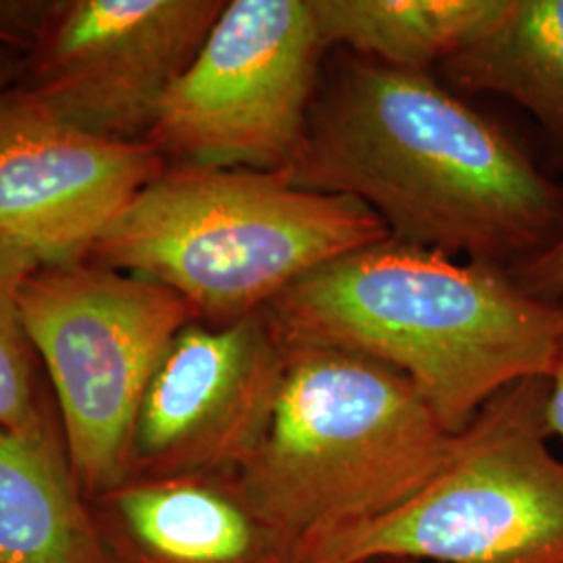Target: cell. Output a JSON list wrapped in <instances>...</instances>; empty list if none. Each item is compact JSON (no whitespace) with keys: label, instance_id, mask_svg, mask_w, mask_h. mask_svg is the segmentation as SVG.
Segmentation results:
<instances>
[{"label":"cell","instance_id":"1","mask_svg":"<svg viewBox=\"0 0 563 563\" xmlns=\"http://www.w3.org/2000/svg\"><path fill=\"white\" fill-rule=\"evenodd\" d=\"M286 174L367 205L395 241L507 274L563 239V186L428 71L344 60Z\"/></svg>","mask_w":563,"mask_h":563},{"label":"cell","instance_id":"2","mask_svg":"<svg viewBox=\"0 0 563 563\" xmlns=\"http://www.w3.org/2000/svg\"><path fill=\"white\" fill-rule=\"evenodd\" d=\"M284 344L384 363L453 434L507 386L549 376L560 309L495 265L386 239L309 272L265 309Z\"/></svg>","mask_w":563,"mask_h":563},{"label":"cell","instance_id":"3","mask_svg":"<svg viewBox=\"0 0 563 563\" xmlns=\"http://www.w3.org/2000/svg\"><path fill=\"white\" fill-rule=\"evenodd\" d=\"M390 239L362 201L295 186L286 172L167 163L88 260L159 282L197 320L260 313L309 272Z\"/></svg>","mask_w":563,"mask_h":563},{"label":"cell","instance_id":"4","mask_svg":"<svg viewBox=\"0 0 563 563\" xmlns=\"http://www.w3.org/2000/svg\"><path fill=\"white\" fill-rule=\"evenodd\" d=\"M453 443L401 372L339 349L286 344L274 420L239 476L299 560L307 547L407 504Z\"/></svg>","mask_w":563,"mask_h":563},{"label":"cell","instance_id":"5","mask_svg":"<svg viewBox=\"0 0 563 563\" xmlns=\"http://www.w3.org/2000/svg\"><path fill=\"white\" fill-rule=\"evenodd\" d=\"M547 390V376L507 386L418 495L307 547L297 563H563V462L549 446Z\"/></svg>","mask_w":563,"mask_h":563},{"label":"cell","instance_id":"6","mask_svg":"<svg viewBox=\"0 0 563 563\" xmlns=\"http://www.w3.org/2000/svg\"><path fill=\"white\" fill-rule=\"evenodd\" d=\"M20 302L69 467L90 501L130 476L144 393L174 336L197 316L159 282L92 260L41 265L23 282Z\"/></svg>","mask_w":563,"mask_h":563},{"label":"cell","instance_id":"7","mask_svg":"<svg viewBox=\"0 0 563 563\" xmlns=\"http://www.w3.org/2000/svg\"><path fill=\"white\" fill-rule=\"evenodd\" d=\"M325 51L309 0L225 2L144 142L167 163L288 172Z\"/></svg>","mask_w":563,"mask_h":563},{"label":"cell","instance_id":"8","mask_svg":"<svg viewBox=\"0 0 563 563\" xmlns=\"http://www.w3.org/2000/svg\"><path fill=\"white\" fill-rule=\"evenodd\" d=\"M225 0H57L15 86L60 120L144 141Z\"/></svg>","mask_w":563,"mask_h":563},{"label":"cell","instance_id":"9","mask_svg":"<svg viewBox=\"0 0 563 563\" xmlns=\"http://www.w3.org/2000/svg\"><path fill=\"white\" fill-rule=\"evenodd\" d=\"M284 372L286 344L265 309L186 323L144 393L130 476L239 474L272 426Z\"/></svg>","mask_w":563,"mask_h":563},{"label":"cell","instance_id":"10","mask_svg":"<svg viewBox=\"0 0 563 563\" xmlns=\"http://www.w3.org/2000/svg\"><path fill=\"white\" fill-rule=\"evenodd\" d=\"M165 165L148 142L84 132L11 86L0 95V241L42 265L88 260Z\"/></svg>","mask_w":563,"mask_h":563},{"label":"cell","instance_id":"11","mask_svg":"<svg viewBox=\"0 0 563 563\" xmlns=\"http://www.w3.org/2000/svg\"><path fill=\"white\" fill-rule=\"evenodd\" d=\"M90 507L118 563H297L239 474L130 476Z\"/></svg>","mask_w":563,"mask_h":563},{"label":"cell","instance_id":"12","mask_svg":"<svg viewBox=\"0 0 563 563\" xmlns=\"http://www.w3.org/2000/svg\"><path fill=\"white\" fill-rule=\"evenodd\" d=\"M0 563H118L67 457L2 428Z\"/></svg>","mask_w":563,"mask_h":563},{"label":"cell","instance_id":"13","mask_svg":"<svg viewBox=\"0 0 563 563\" xmlns=\"http://www.w3.org/2000/svg\"><path fill=\"white\" fill-rule=\"evenodd\" d=\"M443 69L457 88L520 104L563 167V0H504L483 34Z\"/></svg>","mask_w":563,"mask_h":563},{"label":"cell","instance_id":"14","mask_svg":"<svg viewBox=\"0 0 563 563\" xmlns=\"http://www.w3.org/2000/svg\"><path fill=\"white\" fill-rule=\"evenodd\" d=\"M325 48L402 71L446 63L476 41L504 0H309Z\"/></svg>","mask_w":563,"mask_h":563},{"label":"cell","instance_id":"15","mask_svg":"<svg viewBox=\"0 0 563 563\" xmlns=\"http://www.w3.org/2000/svg\"><path fill=\"white\" fill-rule=\"evenodd\" d=\"M41 265L32 251L0 241V428L67 457L53 390L21 313V286Z\"/></svg>","mask_w":563,"mask_h":563},{"label":"cell","instance_id":"16","mask_svg":"<svg viewBox=\"0 0 563 563\" xmlns=\"http://www.w3.org/2000/svg\"><path fill=\"white\" fill-rule=\"evenodd\" d=\"M57 0H0V48L25 57L55 11Z\"/></svg>","mask_w":563,"mask_h":563},{"label":"cell","instance_id":"17","mask_svg":"<svg viewBox=\"0 0 563 563\" xmlns=\"http://www.w3.org/2000/svg\"><path fill=\"white\" fill-rule=\"evenodd\" d=\"M509 276L534 299L547 302L563 299V239L549 246L539 257L509 272Z\"/></svg>","mask_w":563,"mask_h":563},{"label":"cell","instance_id":"18","mask_svg":"<svg viewBox=\"0 0 563 563\" xmlns=\"http://www.w3.org/2000/svg\"><path fill=\"white\" fill-rule=\"evenodd\" d=\"M560 309V334H558V349L551 372L547 376L549 390H547V426L551 432V439L558 437L563 441V299L555 302Z\"/></svg>","mask_w":563,"mask_h":563},{"label":"cell","instance_id":"19","mask_svg":"<svg viewBox=\"0 0 563 563\" xmlns=\"http://www.w3.org/2000/svg\"><path fill=\"white\" fill-rule=\"evenodd\" d=\"M20 55H15L7 48H0V95L4 90H9L11 86H15V81L20 78Z\"/></svg>","mask_w":563,"mask_h":563},{"label":"cell","instance_id":"20","mask_svg":"<svg viewBox=\"0 0 563 563\" xmlns=\"http://www.w3.org/2000/svg\"><path fill=\"white\" fill-rule=\"evenodd\" d=\"M386 563H413V562H386Z\"/></svg>","mask_w":563,"mask_h":563}]
</instances>
